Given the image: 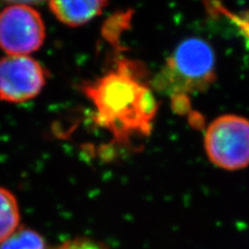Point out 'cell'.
I'll return each mask as SVG.
<instances>
[{
	"label": "cell",
	"instance_id": "1",
	"mask_svg": "<svg viewBox=\"0 0 249 249\" xmlns=\"http://www.w3.org/2000/svg\"><path fill=\"white\" fill-rule=\"evenodd\" d=\"M133 62L124 60L118 68L84 87L96 107V120L119 140L147 135L158 104Z\"/></svg>",
	"mask_w": 249,
	"mask_h": 249
},
{
	"label": "cell",
	"instance_id": "2",
	"mask_svg": "<svg viewBox=\"0 0 249 249\" xmlns=\"http://www.w3.org/2000/svg\"><path fill=\"white\" fill-rule=\"evenodd\" d=\"M215 53L207 42L191 37L178 45L156 77L159 91L178 100L206 90L216 78Z\"/></svg>",
	"mask_w": 249,
	"mask_h": 249
},
{
	"label": "cell",
	"instance_id": "3",
	"mask_svg": "<svg viewBox=\"0 0 249 249\" xmlns=\"http://www.w3.org/2000/svg\"><path fill=\"white\" fill-rule=\"evenodd\" d=\"M205 150L214 165L239 170L249 165V120L225 114L214 120L206 131Z\"/></svg>",
	"mask_w": 249,
	"mask_h": 249
},
{
	"label": "cell",
	"instance_id": "4",
	"mask_svg": "<svg viewBox=\"0 0 249 249\" xmlns=\"http://www.w3.org/2000/svg\"><path fill=\"white\" fill-rule=\"evenodd\" d=\"M46 29L41 15L27 4H13L0 13V48L9 56H27L41 48Z\"/></svg>",
	"mask_w": 249,
	"mask_h": 249
},
{
	"label": "cell",
	"instance_id": "5",
	"mask_svg": "<svg viewBox=\"0 0 249 249\" xmlns=\"http://www.w3.org/2000/svg\"><path fill=\"white\" fill-rule=\"evenodd\" d=\"M44 67L29 56L0 59V100L23 103L36 98L46 84Z\"/></svg>",
	"mask_w": 249,
	"mask_h": 249
},
{
	"label": "cell",
	"instance_id": "6",
	"mask_svg": "<svg viewBox=\"0 0 249 249\" xmlns=\"http://www.w3.org/2000/svg\"><path fill=\"white\" fill-rule=\"evenodd\" d=\"M49 4L62 24L77 27L98 17L105 9L107 0H49Z\"/></svg>",
	"mask_w": 249,
	"mask_h": 249
},
{
	"label": "cell",
	"instance_id": "7",
	"mask_svg": "<svg viewBox=\"0 0 249 249\" xmlns=\"http://www.w3.org/2000/svg\"><path fill=\"white\" fill-rule=\"evenodd\" d=\"M20 223L18 202L14 194L0 187V244L17 231Z\"/></svg>",
	"mask_w": 249,
	"mask_h": 249
},
{
	"label": "cell",
	"instance_id": "8",
	"mask_svg": "<svg viewBox=\"0 0 249 249\" xmlns=\"http://www.w3.org/2000/svg\"><path fill=\"white\" fill-rule=\"evenodd\" d=\"M0 249H46V241L37 231L22 229L0 244Z\"/></svg>",
	"mask_w": 249,
	"mask_h": 249
},
{
	"label": "cell",
	"instance_id": "9",
	"mask_svg": "<svg viewBox=\"0 0 249 249\" xmlns=\"http://www.w3.org/2000/svg\"><path fill=\"white\" fill-rule=\"evenodd\" d=\"M54 249H107L102 244L96 241H92L87 238H78L71 241H67Z\"/></svg>",
	"mask_w": 249,
	"mask_h": 249
},
{
	"label": "cell",
	"instance_id": "10",
	"mask_svg": "<svg viewBox=\"0 0 249 249\" xmlns=\"http://www.w3.org/2000/svg\"><path fill=\"white\" fill-rule=\"evenodd\" d=\"M2 1H7V2H12L14 4H31V0H2Z\"/></svg>",
	"mask_w": 249,
	"mask_h": 249
}]
</instances>
